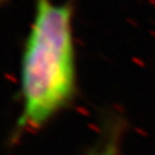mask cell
<instances>
[{
  "label": "cell",
  "instance_id": "obj_1",
  "mask_svg": "<svg viewBox=\"0 0 155 155\" xmlns=\"http://www.w3.org/2000/svg\"><path fill=\"white\" fill-rule=\"evenodd\" d=\"M73 5L35 0L20 67L23 103L18 126L39 128L65 109L77 89Z\"/></svg>",
  "mask_w": 155,
  "mask_h": 155
},
{
  "label": "cell",
  "instance_id": "obj_2",
  "mask_svg": "<svg viewBox=\"0 0 155 155\" xmlns=\"http://www.w3.org/2000/svg\"><path fill=\"white\" fill-rule=\"evenodd\" d=\"M100 155H116V149L114 145H107L106 149Z\"/></svg>",
  "mask_w": 155,
  "mask_h": 155
}]
</instances>
